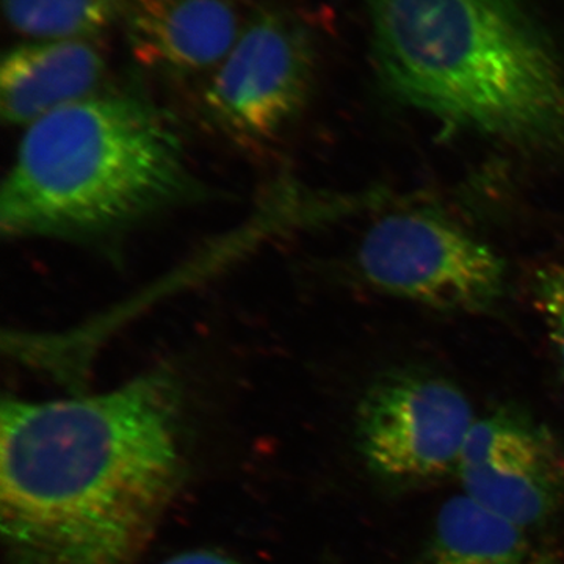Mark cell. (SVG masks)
Listing matches in <instances>:
<instances>
[{
  "label": "cell",
  "mask_w": 564,
  "mask_h": 564,
  "mask_svg": "<svg viewBox=\"0 0 564 564\" xmlns=\"http://www.w3.org/2000/svg\"><path fill=\"white\" fill-rule=\"evenodd\" d=\"M0 417L6 564H135L187 474L184 391L154 369L99 393L9 397Z\"/></svg>",
  "instance_id": "cell-1"
},
{
  "label": "cell",
  "mask_w": 564,
  "mask_h": 564,
  "mask_svg": "<svg viewBox=\"0 0 564 564\" xmlns=\"http://www.w3.org/2000/svg\"><path fill=\"white\" fill-rule=\"evenodd\" d=\"M172 121L143 96L102 93L25 129L0 195L9 239L90 242L206 196Z\"/></svg>",
  "instance_id": "cell-2"
},
{
  "label": "cell",
  "mask_w": 564,
  "mask_h": 564,
  "mask_svg": "<svg viewBox=\"0 0 564 564\" xmlns=\"http://www.w3.org/2000/svg\"><path fill=\"white\" fill-rule=\"evenodd\" d=\"M386 87L527 148H564V77L511 0H367Z\"/></svg>",
  "instance_id": "cell-3"
},
{
  "label": "cell",
  "mask_w": 564,
  "mask_h": 564,
  "mask_svg": "<svg viewBox=\"0 0 564 564\" xmlns=\"http://www.w3.org/2000/svg\"><path fill=\"white\" fill-rule=\"evenodd\" d=\"M378 291L434 310L488 313L505 293V263L488 245L444 218L400 212L380 218L356 254Z\"/></svg>",
  "instance_id": "cell-4"
},
{
  "label": "cell",
  "mask_w": 564,
  "mask_h": 564,
  "mask_svg": "<svg viewBox=\"0 0 564 564\" xmlns=\"http://www.w3.org/2000/svg\"><path fill=\"white\" fill-rule=\"evenodd\" d=\"M475 421L473 404L452 381L417 369L392 370L359 400L356 444L378 480L429 484L456 474Z\"/></svg>",
  "instance_id": "cell-5"
},
{
  "label": "cell",
  "mask_w": 564,
  "mask_h": 564,
  "mask_svg": "<svg viewBox=\"0 0 564 564\" xmlns=\"http://www.w3.org/2000/svg\"><path fill=\"white\" fill-rule=\"evenodd\" d=\"M310 32L285 13L263 10L245 25L204 91L212 121L228 135L262 143L299 118L313 91Z\"/></svg>",
  "instance_id": "cell-6"
},
{
  "label": "cell",
  "mask_w": 564,
  "mask_h": 564,
  "mask_svg": "<svg viewBox=\"0 0 564 564\" xmlns=\"http://www.w3.org/2000/svg\"><path fill=\"white\" fill-rule=\"evenodd\" d=\"M456 475L463 494L527 532L564 511V447L518 408L477 417Z\"/></svg>",
  "instance_id": "cell-7"
},
{
  "label": "cell",
  "mask_w": 564,
  "mask_h": 564,
  "mask_svg": "<svg viewBox=\"0 0 564 564\" xmlns=\"http://www.w3.org/2000/svg\"><path fill=\"white\" fill-rule=\"evenodd\" d=\"M126 31L141 63L195 74L220 65L243 28L232 0H126Z\"/></svg>",
  "instance_id": "cell-8"
},
{
  "label": "cell",
  "mask_w": 564,
  "mask_h": 564,
  "mask_svg": "<svg viewBox=\"0 0 564 564\" xmlns=\"http://www.w3.org/2000/svg\"><path fill=\"white\" fill-rule=\"evenodd\" d=\"M101 52L88 40L31 41L6 52L0 66V113L29 126L96 95L106 74Z\"/></svg>",
  "instance_id": "cell-9"
},
{
  "label": "cell",
  "mask_w": 564,
  "mask_h": 564,
  "mask_svg": "<svg viewBox=\"0 0 564 564\" xmlns=\"http://www.w3.org/2000/svg\"><path fill=\"white\" fill-rule=\"evenodd\" d=\"M527 530L459 494L441 507L417 564H530Z\"/></svg>",
  "instance_id": "cell-10"
},
{
  "label": "cell",
  "mask_w": 564,
  "mask_h": 564,
  "mask_svg": "<svg viewBox=\"0 0 564 564\" xmlns=\"http://www.w3.org/2000/svg\"><path fill=\"white\" fill-rule=\"evenodd\" d=\"M11 29L35 41L87 40L109 28L121 0H2Z\"/></svg>",
  "instance_id": "cell-11"
},
{
  "label": "cell",
  "mask_w": 564,
  "mask_h": 564,
  "mask_svg": "<svg viewBox=\"0 0 564 564\" xmlns=\"http://www.w3.org/2000/svg\"><path fill=\"white\" fill-rule=\"evenodd\" d=\"M533 295L564 378V259L538 270Z\"/></svg>",
  "instance_id": "cell-12"
},
{
  "label": "cell",
  "mask_w": 564,
  "mask_h": 564,
  "mask_svg": "<svg viewBox=\"0 0 564 564\" xmlns=\"http://www.w3.org/2000/svg\"><path fill=\"white\" fill-rule=\"evenodd\" d=\"M161 564H243L237 562L232 556L220 554L215 551H188L182 552L172 556V558L165 560Z\"/></svg>",
  "instance_id": "cell-13"
}]
</instances>
